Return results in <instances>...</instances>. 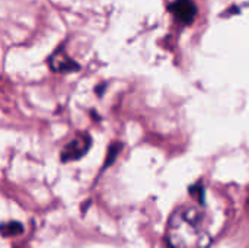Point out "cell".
I'll return each instance as SVG.
<instances>
[{"label": "cell", "instance_id": "7a4b0ae2", "mask_svg": "<svg viewBox=\"0 0 249 248\" xmlns=\"http://www.w3.org/2000/svg\"><path fill=\"white\" fill-rule=\"evenodd\" d=\"M92 140L89 137V134L86 133H79L77 136H74L61 151V159L63 161H76L79 158H82L90 148Z\"/></svg>", "mask_w": 249, "mask_h": 248}, {"label": "cell", "instance_id": "3957f363", "mask_svg": "<svg viewBox=\"0 0 249 248\" xmlns=\"http://www.w3.org/2000/svg\"><path fill=\"white\" fill-rule=\"evenodd\" d=\"M168 10L182 25H191L196 20L197 12H198L193 0H174L168 6Z\"/></svg>", "mask_w": 249, "mask_h": 248}, {"label": "cell", "instance_id": "5b68a950", "mask_svg": "<svg viewBox=\"0 0 249 248\" xmlns=\"http://www.w3.org/2000/svg\"><path fill=\"white\" fill-rule=\"evenodd\" d=\"M23 232V227L19 222H6L0 225V234L3 237H16Z\"/></svg>", "mask_w": 249, "mask_h": 248}, {"label": "cell", "instance_id": "6da1fadb", "mask_svg": "<svg viewBox=\"0 0 249 248\" xmlns=\"http://www.w3.org/2000/svg\"><path fill=\"white\" fill-rule=\"evenodd\" d=\"M213 232L206 206L191 203L174 210L166 227L169 248H209Z\"/></svg>", "mask_w": 249, "mask_h": 248}, {"label": "cell", "instance_id": "277c9868", "mask_svg": "<svg viewBox=\"0 0 249 248\" xmlns=\"http://www.w3.org/2000/svg\"><path fill=\"white\" fill-rule=\"evenodd\" d=\"M50 69L55 73H73L80 69V66L64 51L63 47L57 48L48 58Z\"/></svg>", "mask_w": 249, "mask_h": 248}]
</instances>
